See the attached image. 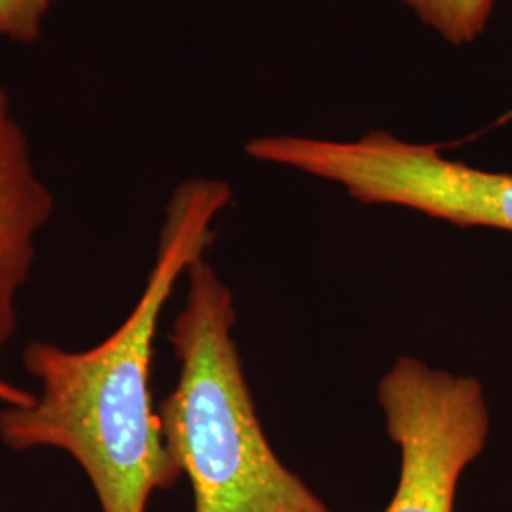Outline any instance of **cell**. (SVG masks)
<instances>
[{"mask_svg": "<svg viewBox=\"0 0 512 512\" xmlns=\"http://www.w3.org/2000/svg\"><path fill=\"white\" fill-rule=\"evenodd\" d=\"M50 0H0V37L31 44L40 37Z\"/></svg>", "mask_w": 512, "mask_h": 512, "instance_id": "cell-7", "label": "cell"}, {"mask_svg": "<svg viewBox=\"0 0 512 512\" xmlns=\"http://www.w3.org/2000/svg\"><path fill=\"white\" fill-rule=\"evenodd\" d=\"M186 281L169 338L179 378L158 416L165 446L190 482L194 512H332L264 433L234 338V293L205 256Z\"/></svg>", "mask_w": 512, "mask_h": 512, "instance_id": "cell-2", "label": "cell"}, {"mask_svg": "<svg viewBox=\"0 0 512 512\" xmlns=\"http://www.w3.org/2000/svg\"><path fill=\"white\" fill-rule=\"evenodd\" d=\"M418 18L454 46L484 33L495 0H404Z\"/></svg>", "mask_w": 512, "mask_h": 512, "instance_id": "cell-6", "label": "cell"}, {"mask_svg": "<svg viewBox=\"0 0 512 512\" xmlns=\"http://www.w3.org/2000/svg\"><path fill=\"white\" fill-rule=\"evenodd\" d=\"M230 200V186L220 181L179 184L145 289L122 325L92 348L35 340L23 351L38 393L27 406H2L0 440L16 452L50 448L73 458L103 512H147L150 497L183 476L152 403L154 340L167 300L205 256L213 222Z\"/></svg>", "mask_w": 512, "mask_h": 512, "instance_id": "cell-1", "label": "cell"}, {"mask_svg": "<svg viewBox=\"0 0 512 512\" xmlns=\"http://www.w3.org/2000/svg\"><path fill=\"white\" fill-rule=\"evenodd\" d=\"M247 152L258 162L340 184L366 205H397L461 228L512 232V175L448 160L433 145L406 143L387 131L357 141L258 137Z\"/></svg>", "mask_w": 512, "mask_h": 512, "instance_id": "cell-3", "label": "cell"}, {"mask_svg": "<svg viewBox=\"0 0 512 512\" xmlns=\"http://www.w3.org/2000/svg\"><path fill=\"white\" fill-rule=\"evenodd\" d=\"M29 139L0 90V355L18 330V296L37 258V236L54 213Z\"/></svg>", "mask_w": 512, "mask_h": 512, "instance_id": "cell-5", "label": "cell"}, {"mask_svg": "<svg viewBox=\"0 0 512 512\" xmlns=\"http://www.w3.org/2000/svg\"><path fill=\"white\" fill-rule=\"evenodd\" d=\"M401 473L384 512H454L459 480L486 448L490 408L473 378L401 357L378 384Z\"/></svg>", "mask_w": 512, "mask_h": 512, "instance_id": "cell-4", "label": "cell"}, {"mask_svg": "<svg viewBox=\"0 0 512 512\" xmlns=\"http://www.w3.org/2000/svg\"><path fill=\"white\" fill-rule=\"evenodd\" d=\"M25 397H27V391L23 387L12 384L0 376V403L19 404L25 401Z\"/></svg>", "mask_w": 512, "mask_h": 512, "instance_id": "cell-8", "label": "cell"}]
</instances>
